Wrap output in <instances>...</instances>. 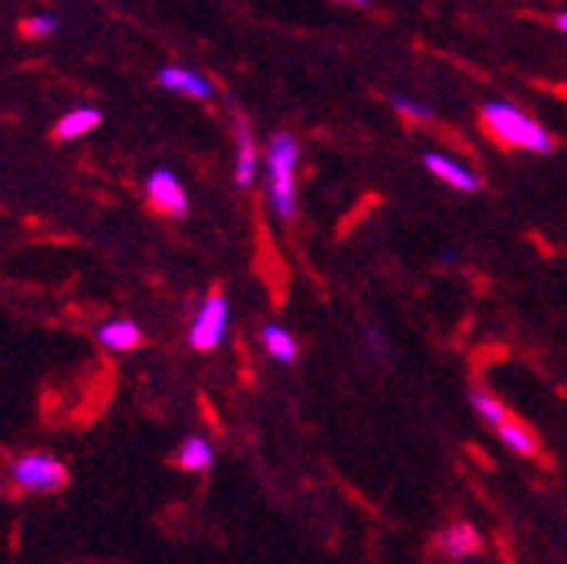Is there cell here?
Returning <instances> with one entry per match:
<instances>
[{"instance_id": "obj_1", "label": "cell", "mask_w": 567, "mask_h": 564, "mask_svg": "<svg viewBox=\"0 0 567 564\" xmlns=\"http://www.w3.org/2000/svg\"><path fill=\"white\" fill-rule=\"evenodd\" d=\"M298 139L288 132H277L267 146V203L280 221H291L298 209Z\"/></svg>"}, {"instance_id": "obj_2", "label": "cell", "mask_w": 567, "mask_h": 564, "mask_svg": "<svg viewBox=\"0 0 567 564\" xmlns=\"http://www.w3.org/2000/svg\"><path fill=\"white\" fill-rule=\"evenodd\" d=\"M483 122L486 129L501 139L504 146H514V150H530V153H554V139L547 135V129L540 122H534L527 112L507 105V102H486L483 105Z\"/></svg>"}, {"instance_id": "obj_3", "label": "cell", "mask_w": 567, "mask_h": 564, "mask_svg": "<svg viewBox=\"0 0 567 564\" xmlns=\"http://www.w3.org/2000/svg\"><path fill=\"white\" fill-rule=\"evenodd\" d=\"M11 480L28 493H54L68 483V470L51 453H21L11 463Z\"/></svg>"}, {"instance_id": "obj_4", "label": "cell", "mask_w": 567, "mask_h": 564, "mask_svg": "<svg viewBox=\"0 0 567 564\" xmlns=\"http://www.w3.org/2000/svg\"><path fill=\"white\" fill-rule=\"evenodd\" d=\"M230 328V305L220 291H213L203 298V305L196 308V318L189 325V345L196 351H213L220 348Z\"/></svg>"}, {"instance_id": "obj_5", "label": "cell", "mask_w": 567, "mask_h": 564, "mask_svg": "<svg viewBox=\"0 0 567 564\" xmlns=\"http://www.w3.org/2000/svg\"><path fill=\"white\" fill-rule=\"evenodd\" d=\"M146 196H150V203L159 209V214H169V217H186V209H189V196H186V189H183V183H179V176L173 170L150 173Z\"/></svg>"}, {"instance_id": "obj_6", "label": "cell", "mask_w": 567, "mask_h": 564, "mask_svg": "<svg viewBox=\"0 0 567 564\" xmlns=\"http://www.w3.org/2000/svg\"><path fill=\"white\" fill-rule=\"evenodd\" d=\"M156 82H159L166 92H173V95H186V99H196V102H206V99H213V92H217L206 75L193 72V68H183V64H169V68H163V72L156 75Z\"/></svg>"}, {"instance_id": "obj_7", "label": "cell", "mask_w": 567, "mask_h": 564, "mask_svg": "<svg viewBox=\"0 0 567 564\" xmlns=\"http://www.w3.org/2000/svg\"><path fill=\"white\" fill-rule=\"evenodd\" d=\"M425 166H430V173H436L443 183H450V186H456V189H463V193H476V189H480V176L470 173L463 163L443 156V153H430V156H425Z\"/></svg>"}, {"instance_id": "obj_8", "label": "cell", "mask_w": 567, "mask_h": 564, "mask_svg": "<svg viewBox=\"0 0 567 564\" xmlns=\"http://www.w3.org/2000/svg\"><path fill=\"white\" fill-rule=\"evenodd\" d=\"M99 125H102V112H99V109L82 105V109H75V112H68V115H61V119H58V125H54V139H58V143H75V139H82V135L95 132Z\"/></svg>"}, {"instance_id": "obj_9", "label": "cell", "mask_w": 567, "mask_h": 564, "mask_svg": "<svg viewBox=\"0 0 567 564\" xmlns=\"http://www.w3.org/2000/svg\"><path fill=\"white\" fill-rule=\"evenodd\" d=\"M480 547H483V537L476 534L473 524H453V527H446L443 537H440V551L450 554L453 561H466V557H473Z\"/></svg>"}, {"instance_id": "obj_10", "label": "cell", "mask_w": 567, "mask_h": 564, "mask_svg": "<svg viewBox=\"0 0 567 564\" xmlns=\"http://www.w3.org/2000/svg\"><path fill=\"white\" fill-rule=\"evenodd\" d=\"M260 345H264V351L274 359V362H280V366H295L298 362V341H295V335L288 331V328H280V325H264L260 328Z\"/></svg>"}, {"instance_id": "obj_11", "label": "cell", "mask_w": 567, "mask_h": 564, "mask_svg": "<svg viewBox=\"0 0 567 564\" xmlns=\"http://www.w3.org/2000/svg\"><path fill=\"white\" fill-rule=\"evenodd\" d=\"M95 338H99V345H102L105 351H132V348L142 341V331H138L135 321L115 318V321H105V325L95 331Z\"/></svg>"}, {"instance_id": "obj_12", "label": "cell", "mask_w": 567, "mask_h": 564, "mask_svg": "<svg viewBox=\"0 0 567 564\" xmlns=\"http://www.w3.org/2000/svg\"><path fill=\"white\" fill-rule=\"evenodd\" d=\"M257 180V143H254V135L250 129L240 122L237 125V186H254Z\"/></svg>"}, {"instance_id": "obj_13", "label": "cell", "mask_w": 567, "mask_h": 564, "mask_svg": "<svg viewBox=\"0 0 567 564\" xmlns=\"http://www.w3.org/2000/svg\"><path fill=\"white\" fill-rule=\"evenodd\" d=\"M176 463H179L183 470H189V473L209 470V466H213V447H209V440H203V437L183 440V447H179V453H176Z\"/></svg>"}, {"instance_id": "obj_14", "label": "cell", "mask_w": 567, "mask_h": 564, "mask_svg": "<svg viewBox=\"0 0 567 564\" xmlns=\"http://www.w3.org/2000/svg\"><path fill=\"white\" fill-rule=\"evenodd\" d=\"M496 433H501V440H504L514 453H520V457H537V437L524 427V422L507 419Z\"/></svg>"}, {"instance_id": "obj_15", "label": "cell", "mask_w": 567, "mask_h": 564, "mask_svg": "<svg viewBox=\"0 0 567 564\" xmlns=\"http://www.w3.org/2000/svg\"><path fill=\"white\" fill-rule=\"evenodd\" d=\"M470 402H473V409H476V412H480V416L489 422V427H496V430H501L504 422L511 419V416L504 412V406L496 402V399H493L486 389H473V392H470Z\"/></svg>"}, {"instance_id": "obj_16", "label": "cell", "mask_w": 567, "mask_h": 564, "mask_svg": "<svg viewBox=\"0 0 567 564\" xmlns=\"http://www.w3.org/2000/svg\"><path fill=\"white\" fill-rule=\"evenodd\" d=\"M21 31H24L28 38H51V34L58 31V18H51V14H34V18H28V21L21 24Z\"/></svg>"}, {"instance_id": "obj_17", "label": "cell", "mask_w": 567, "mask_h": 564, "mask_svg": "<svg viewBox=\"0 0 567 564\" xmlns=\"http://www.w3.org/2000/svg\"><path fill=\"white\" fill-rule=\"evenodd\" d=\"M392 102H395V112L405 115V119H412V122H430V119H433V109H430V105H419V102L402 99V95H395Z\"/></svg>"}, {"instance_id": "obj_18", "label": "cell", "mask_w": 567, "mask_h": 564, "mask_svg": "<svg viewBox=\"0 0 567 564\" xmlns=\"http://www.w3.org/2000/svg\"><path fill=\"white\" fill-rule=\"evenodd\" d=\"M557 28H560V31H567V11H564V14H557Z\"/></svg>"}]
</instances>
